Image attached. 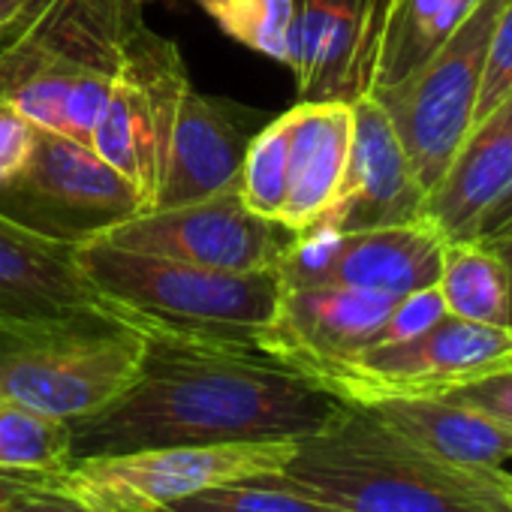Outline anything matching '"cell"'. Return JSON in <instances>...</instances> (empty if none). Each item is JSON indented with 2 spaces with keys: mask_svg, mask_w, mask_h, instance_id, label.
<instances>
[{
  "mask_svg": "<svg viewBox=\"0 0 512 512\" xmlns=\"http://www.w3.org/2000/svg\"><path fill=\"white\" fill-rule=\"evenodd\" d=\"M353 145L341 193L314 229H371L422 220L425 193L410 169L392 118L374 97H356Z\"/></svg>",
  "mask_w": 512,
  "mask_h": 512,
  "instance_id": "9a60e30c",
  "label": "cell"
},
{
  "mask_svg": "<svg viewBox=\"0 0 512 512\" xmlns=\"http://www.w3.org/2000/svg\"><path fill=\"white\" fill-rule=\"evenodd\" d=\"M356 0H296L290 64L299 100H350Z\"/></svg>",
  "mask_w": 512,
  "mask_h": 512,
  "instance_id": "ffe728a7",
  "label": "cell"
},
{
  "mask_svg": "<svg viewBox=\"0 0 512 512\" xmlns=\"http://www.w3.org/2000/svg\"><path fill=\"white\" fill-rule=\"evenodd\" d=\"M395 302L338 284L284 287L278 314L263 335V350L314 377L374 347Z\"/></svg>",
  "mask_w": 512,
  "mask_h": 512,
  "instance_id": "4fadbf2b",
  "label": "cell"
},
{
  "mask_svg": "<svg viewBox=\"0 0 512 512\" xmlns=\"http://www.w3.org/2000/svg\"><path fill=\"white\" fill-rule=\"evenodd\" d=\"M509 94H512V0H506L503 10L497 13L470 124H476L488 112H494Z\"/></svg>",
  "mask_w": 512,
  "mask_h": 512,
  "instance_id": "83f0119b",
  "label": "cell"
},
{
  "mask_svg": "<svg viewBox=\"0 0 512 512\" xmlns=\"http://www.w3.org/2000/svg\"><path fill=\"white\" fill-rule=\"evenodd\" d=\"M287 133H290L287 112L275 115L250 139L238 172V196L244 208L275 223H281V211L287 199V148H290Z\"/></svg>",
  "mask_w": 512,
  "mask_h": 512,
  "instance_id": "d4e9b609",
  "label": "cell"
},
{
  "mask_svg": "<svg viewBox=\"0 0 512 512\" xmlns=\"http://www.w3.org/2000/svg\"><path fill=\"white\" fill-rule=\"evenodd\" d=\"M446 305H443V296L434 287H425V290H416V293H407L395 302L386 326L380 329L374 347H383V344H398V341H407L413 335H422L425 329H431L440 317H446ZM371 350V347H368Z\"/></svg>",
  "mask_w": 512,
  "mask_h": 512,
  "instance_id": "f1b7e54d",
  "label": "cell"
},
{
  "mask_svg": "<svg viewBox=\"0 0 512 512\" xmlns=\"http://www.w3.org/2000/svg\"><path fill=\"white\" fill-rule=\"evenodd\" d=\"M293 238L287 226L247 211L232 184L187 205L142 211L97 241L220 272H266L281 266Z\"/></svg>",
  "mask_w": 512,
  "mask_h": 512,
  "instance_id": "8fae6325",
  "label": "cell"
},
{
  "mask_svg": "<svg viewBox=\"0 0 512 512\" xmlns=\"http://www.w3.org/2000/svg\"><path fill=\"white\" fill-rule=\"evenodd\" d=\"M275 115L190 88L172 130L169 163L154 208L187 205L238 184L250 139Z\"/></svg>",
  "mask_w": 512,
  "mask_h": 512,
  "instance_id": "2e32d148",
  "label": "cell"
},
{
  "mask_svg": "<svg viewBox=\"0 0 512 512\" xmlns=\"http://www.w3.org/2000/svg\"><path fill=\"white\" fill-rule=\"evenodd\" d=\"M509 356L512 329L446 314L422 335L371 347L347 362L317 371L311 380L341 401L371 404L395 395H443L461 383L506 368Z\"/></svg>",
  "mask_w": 512,
  "mask_h": 512,
  "instance_id": "30bf717a",
  "label": "cell"
},
{
  "mask_svg": "<svg viewBox=\"0 0 512 512\" xmlns=\"http://www.w3.org/2000/svg\"><path fill=\"white\" fill-rule=\"evenodd\" d=\"M512 190V94L470 124L446 172L425 196L422 217L452 238H476L485 214Z\"/></svg>",
  "mask_w": 512,
  "mask_h": 512,
  "instance_id": "e0dca14e",
  "label": "cell"
},
{
  "mask_svg": "<svg viewBox=\"0 0 512 512\" xmlns=\"http://www.w3.org/2000/svg\"><path fill=\"white\" fill-rule=\"evenodd\" d=\"M28 4L31 0H0V40L13 31V25L19 22V16L25 13Z\"/></svg>",
  "mask_w": 512,
  "mask_h": 512,
  "instance_id": "e575fe53",
  "label": "cell"
},
{
  "mask_svg": "<svg viewBox=\"0 0 512 512\" xmlns=\"http://www.w3.org/2000/svg\"><path fill=\"white\" fill-rule=\"evenodd\" d=\"M506 0H476L449 40L401 82L374 91L428 196L473 121L488 40Z\"/></svg>",
  "mask_w": 512,
  "mask_h": 512,
  "instance_id": "ba28073f",
  "label": "cell"
},
{
  "mask_svg": "<svg viewBox=\"0 0 512 512\" xmlns=\"http://www.w3.org/2000/svg\"><path fill=\"white\" fill-rule=\"evenodd\" d=\"M407 0H356V43L350 58V100L368 97L377 82V70Z\"/></svg>",
  "mask_w": 512,
  "mask_h": 512,
  "instance_id": "4316f807",
  "label": "cell"
},
{
  "mask_svg": "<svg viewBox=\"0 0 512 512\" xmlns=\"http://www.w3.org/2000/svg\"><path fill=\"white\" fill-rule=\"evenodd\" d=\"M443 241L425 217L353 232L308 229L293 238L278 275L284 287L338 284L401 299L437 284Z\"/></svg>",
  "mask_w": 512,
  "mask_h": 512,
  "instance_id": "7c38bea8",
  "label": "cell"
},
{
  "mask_svg": "<svg viewBox=\"0 0 512 512\" xmlns=\"http://www.w3.org/2000/svg\"><path fill=\"white\" fill-rule=\"evenodd\" d=\"M287 199L281 226L314 229L335 205L353 145L350 100H299L287 112Z\"/></svg>",
  "mask_w": 512,
  "mask_h": 512,
  "instance_id": "ac0fdd59",
  "label": "cell"
},
{
  "mask_svg": "<svg viewBox=\"0 0 512 512\" xmlns=\"http://www.w3.org/2000/svg\"><path fill=\"white\" fill-rule=\"evenodd\" d=\"M491 247L500 250L506 272H509V329H512V241H500V244H491Z\"/></svg>",
  "mask_w": 512,
  "mask_h": 512,
  "instance_id": "8d00e7d4",
  "label": "cell"
},
{
  "mask_svg": "<svg viewBox=\"0 0 512 512\" xmlns=\"http://www.w3.org/2000/svg\"><path fill=\"white\" fill-rule=\"evenodd\" d=\"M0 512H82L70 497H64L58 488L46 491V494H37V497H28V500H19L7 509Z\"/></svg>",
  "mask_w": 512,
  "mask_h": 512,
  "instance_id": "d6a6232c",
  "label": "cell"
},
{
  "mask_svg": "<svg viewBox=\"0 0 512 512\" xmlns=\"http://www.w3.org/2000/svg\"><path fill=\"white\" fill-rule=\"evenodd\" d=\"M437 290L452 317L509 329V272L497 247L479 238L443 241Z\"/></svg>",
  "mask_w": 512,
  "mask_h": 512,
  "instance_id": "44dd1931",
  "label": "cell"
},
{
  "mask_svg": "<svg viewBox=\"0 0 512 512\" xmlns=\"http://www.w3.org/2000/svg\"><path fill=\"white\" fill-rule=\"evenodd\" d=\"M422 452L458 467H503L512 461V428L443 395H395L365 404Z\"/></svg>",
  "mask_w": 512,
  "mask_h": 512,
  "instance_id": "d6986e66",
  "label": "cell"
},
{
  "mask_svg": "<svg viewBox=\"0 0 512 512\" xmlns=\"http://www.w3.org/2000/svg\"><path fill=\"white\" fill-rule=\"evenodd\" d=\"M157 512H332L323 503L272 482L269 476L241 479L196 491Z\"/></svg>",
  "mask_w": 512,
  "mask_h": 512,
  "instance_id": "484cf974",
  "label": "cell"
},
{
  "mask_svg": "<svg viewBox=\"0 0 512 512\" xmlns=\"http://www.w3.org/2000/svg\"><path fill=\"white\" fill-rule=\"evenodd\" d=\"M509 217H512V190H509V193H506V196H503V199H500V202H497V205L488 211V214H485V220L479 223V232H476V238H485V235H491V232H494L500 223H506Z\"/></svg>",
  "mask_w": 512,
  "mask_h": 512,
  "instance_id": "836d02e7",
  "label": "cell"
},
{
  "mask_svg": "<svg viewBox=\"0 0 512 512\" xmlns=\"http://www.w3.org/2000/svg\"><path fill=\"white\" fill-rule=\"evenodd\" d=\"M473 4L476 0H407L389 34L374 91L401 82L422 61H428L449 40V34L464 22Z\"/></svg>",
  "mask_w": 512,
  "mask_h": 512,
  "instance_id": "7402d4cb",
  "label": "cell"
},
{
  "mask_svg": "<svg viewBox=\"0 0 512 512\" xmlns=\"http://www.w3.org/2000/svg\"><path fill=\"white\" fill-rule=\"evenodd\" d=\"M145 0H31L0 40V100L91 145Z\"/></svg>",
  "mask_w": 512,
  "mask_h": 512,
  "instance_id": "3957f363",
  "label": "cell"
},
{
  "mask_svg": "<svg viewBox=\"0 0 512 512\" xmlns=\"http://www.w3.org/2000/svg\"><path fill=\"white\" fill-rule=\"evenodd\" d=\"M293 452L296 440H235L88 455L58 473V491L82 512H157L214 485L275 476Z\"/></svg>",
  "mask_w": 512,
  "mask_h": 512,
  "instance_id": "8992f818",
  "label": "cell"
},
{
  "mask_svg": "<svg viewBox=\"0 0 512 512\" xmlns=\"http://www.w3.org/2000/svg\"><path fill=\"white\" fill-rule=\"evenodd\" d=\"M37 124L22 115L10 100H0V181L13 178L31 157Z\"/></svg>",
  "mask_w": 512,
  "mask_h": 512,
  "instance_id": "4dcf8cb0",
  "label": "cell"
},
{
  "mask_svg": "<svg viewBox=\"0 0 512 512\" xmlns=\"http://www.w3.org/2000/svg\"><path fill=\"white\" fill-rule=\"evenodd\" d=\"M443 398L476 407L512 428V368H497L470 383H461V386L443 392Z\"/></svg>",
  "mask_w": 512,
  "mask_h": 512,
  "instance_id": "f546056e",
  "label": "cell"
},
{
  "mask_svg": "<svg viewBox=\"0 0 512 512\" xmlns=\"http://www.w3.org/2000/svg\"><path fill=\"white\" fill-rule=\"evenodd\" d=\"M193 4L238 46L290 64V31L296 0H193Z\"/></svg>",
  "mask_w": 512,
  "mask_h": 512,
  "instance_id": "cb8c5ba5",
  "label": "cell"
},
{
  "mask_svg": "<svg viewBox=\"0 0 512 512\" xmlns=\"http://www.w3.org/2000/svg\"><path fill=\"white\" fill-rule=\"evenodd\" d=\"M506 368H512V356H509V365H506Z\"/></svg>",
  "mask_w": 512,
  "mask_h": 512,
  "instance_id": "74e56055",
  "label": "cell"
},
{
  "mask_svg": "<svg viewBox=\"0 0 512 512\" xmlns=\"http://www.w3.org/2000/svg\"><path fill=\"white\" fill-rule=\"evenodd\" d=\"M269 479L332 512H512L491 467L446 464L353 401L299 437L284 470Z\"/></svg>",
  "mask_w": 512,
  "mask_h": 512,
  "instance_id": "7a4b0ae2",
  "label": "cell"
},
{
  "mask_svg": "<svg viewBox=\"0 0 512 512\" xmlns=\"http://www.w3.org/2000/svg\"><path fill=\"white\" fill-rule=\"evenodd\" d=\"M76 256L97 293L145 335L263 350L284 293L278 269L220 272L109 241L79 244Z\"/></svg>",
  "mask_w": 512,
  "mask_h": 512,
  "instance_id": "277c9868",
  "label": "cell"
},
{
  "mask_svg": "<svg viewBox=\"0 0 512 512\" xmlns=\"http://www.w3.org/2000/svg\"><path fill=\"white\" fill-rule=\"evenodd\" d=\"M73 461V422L0 401V467L61 473Z\"/></svg>",
  "mask_w": 512,
  "mask_h": 512,
  "instance_id": "603a6c76",
  "label": "cell"
},
{
  "mask_svg": "<svg viewBox=\"0 0 512 512\" xmlns=\"http://www.w3.org/2000/svg\"><path fill=\"white\" fill-rule=\"evenodd\" d=\"M58 488V473H40V470H16L0 467V509H7L19 500L37 497Z\"/></svg>",
  "mask_w": 512,
  "mask_h": 512,
  "instance_id": "1f68e13d",
  "label": "cell"
},
{
  "mask_svg": "<svg viewBox=\"0 0 512 512\" xmlns=\"http://www.w3.org/2000/svg\"><path fill=\"white\" fill-rule=\"evenodd\" d=\"M142 211L136 187L91 145L43 127L28 163L0 181V217L76 247Z\"/></svg>",
  "mask_w": 512,
  "mask_h": 512,
  "instance_id": "9c48e42d",
  "label": "cell"
},
{
  "mask_svg": "<svg viewBox=\"0 0 512 512\" xmlns=\"http://www.w3.org/2000/svg\"><path fill=\"white\" fill-rule=\"evenodd\" d=\"M142 353L145 332L112 317L0 329V401L85 419L130 386Z\"/></svg>",
  "mask_w": 512,
  "mask_h": 512,
  "instance_id": "5b68a950",
  "label": "cell"
},
{
  "mask_svg": "<svg viewBox=\"0 0 512 512\" xmlns=\"http://www.w3.org/2000/svg\"><path fill=\"white\" fill-rule=\"evenodd\" d=\"M190 88L178 43L151 31L145 13H139L127 31L106 109L91 133V148L136 187L145 211L157 205L172 130Z\"/></svg>",
  "mask_w": 512,
  "mask_h": 512,
  "instance_id": "52a82bcc",
  "label": "cell"
},
{
  "mask_svg": "<svg viewBox=\"0 0 512 512\" xmlns=\"http://www.w3.org/2000/svg\"><path fill=\"white\" fill-rule=\"evenodd\" d=\"M491 479H494L500 497L506 500V506L512 509V473H506L503 467H491Z\"/></svg>",
  "mask_w": 512,
  "mask_h": 512,
  "instance_id": "d590c367",
  "label": "cell"
},
{
  "mask_svg": "<svg viewBox=\"0 0 512 512\" xmlns=\"http://www.w3.org/2000/svg\"><path fill=\"white\" fill-rule=\"evenodd\" d=\"M344 401L290 362L250 347L145 335L130 386L73 422V458L235 440H299Z\"/></svg>",
  "mask_w": 512,
  "mask_h": 512,
  "instance_id": "6da1fadb",
  "label": "cell"
},
{
  "mask_svg": "<svg viewBox=\"0 0 512 512\" xmlns=\"http://www.w3.org/2000/svg\"><path fill=\"white\" fill-rule=\"evenodd\" d=\"M79 317L121 320L85 278L76 244L43 238L0 217V329Z\"/></svg>",
  "mask_w": 512,
  "mask_h": 512,
  "instance_id": "5bb4252c",
  "label": "cell"
}]
</instances>
